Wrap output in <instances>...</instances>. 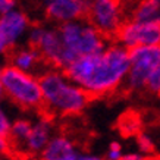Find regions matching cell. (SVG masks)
Returning <instances> with one entry per match:
<instances>
[{"label": "cell", "instance_id": "8992f818", "mask_svg": "<svg viewBox=\"0 0 160 160\" xmlns=\"http://www.w3.org/2000/svg\"><path fill=\"white\" fill-rule=\"evenodd\" d=\"M126 49L131 59V66L126 73L125 85L121 84L118 90L122 92H131L144 88L151 71L160 65V46H137Z\"/></svg>", "mask_w": 160, "mask_h": 160}, {"label": "cell", "instance_id": "30bf717a", "mask_svg": "<svg viewBox=\"0 0 160 160\" xmlns=\"http://www.w3.org/2000/svg\"><path fill=\"white\" fill-rule=\"evenodd\" d=\"M52 119L40 118V121L31 128L29 137L25 142V160H34L44 150L52 138Z\"/></svg>", "mask_w": 160, "mask_h": 160}, {"label": "cell", "instance_id": "2e32d148", "mask_svg": "<svg viewBox=\"0 0 160 160\" xmlns=\"http://www.w3.org/2000/svg\"><path fill=\"white\" fill-rule=\"evenodd\" d=\"M10 132V123L8 121V116L5 115V112L0 109V135L8 137Z\"/></svg>", "mask_w": 160, "mask_h": 160}, {"label": "cell", "instance_id": "44dd1931", "mask_svg": "<svg viewBox=\"0 0 160 160\" xmlns=\"http://www.w3.org/2000/svg\"><path fill=\"white\" fill-rule=\"evenodd\" d=\"M3 85H2V68H0V98H2V94H3Z\"/></svg>", "mask_w": 160, "mask_h": 160}, {"label": "cell", "instance_id": "d6986e66", "mask_svg": "<svg viewBox=\"0 0 160 160\" xmlns=\"http://www.w3.org/2000/svg\"><path fill=\"white\" fill-rule=\"evenodd\" d=\"M0 153L9 154V141H8V137L0 135Z\"/></svg>", "mask_w": 160, "mask_h": 160}, {"label": "cell", "instance_id": "277c9868", "mask_svg": "<svg viewBox=\"0 0 160 160\" xmlns=\"http://www.w3.org/2000/svg\"><path fill=\"white\" fill-rule=\"evenodd\" d=\"M2 85L6 96L21 109L38 112L44 106L41 85L32 73L8 65L2 69Z\"/></svg>", "mask_w": 160, "mask_h": 160}, {"label": "cell", "instance_id": "ba28073f", "mask_svg": "<svg viewBox=\"0 0 160 160\" xmlns=\"http://www.w3.org/2000/svg\"><path fill=\"white\" fill-rule=\"evenodd\" d=\"M116 43H122L125 47L160 46V19L142 24L126 21L118 31Z\"/></svg>", "mask_w": 160, "mask_h": 160}, {"label": "cell", "instance_id": "5b68a950", "mask_svg": "<svg viewBox=\"0 0 160 160\" xmlns=\"http://www.w3.org/2000/svg\"><path fill=\"white\" fill-rule=\"evenodd\" d=\"M129 8L125 0H90L85 22L106 37L110 44L116 43V34L128 21Z\"/></svg>", "mask_w": 160, "mask_h": 160}, {"label": "cell", "instance_id": "4fadbf2b", "mask_svg": "<svg viewBox=\"0 0 160 160\" xmlns=\"http://www.w3.org/2000/svg\"><path fill=\"white\" fill-rule=\"evenodd\" d=\"M116 126L122 137H125V138L137 137L138 134H141V128H142L141 115L137 110L129 109V110L123 112L121 116H119Z\"/></svg>", "mask_w": 160, "mask_h": 160}, {"label": "cell", "instance_id": "ffe728a7", "mask_svg": "<svg viewBox=\"0 0 160 160\" xmlns=\"http://www.w3.org/2000/svg\"><path fill=\"white\" fill-rule=\"evenodd\" d=\"M63 160H100V159L92 157V156H79L78 153H75V154L69 156V157H66V159H63Z\"/></svg>", "mask_w": 160, "mask_h": 160}, {"label": "cell", "instance_id": "7402d4cb", "mask_svg": "<svg viewBox=\"0 0 160 160\" xmlns=\"http://www.w3.org/2000/svg\"><path fill=\"white\" fill-rule=\"evenodd\" d=\"M125 3H126V5H128V8L131 9L132 6L135 5V0H125Z\"/></svg>", "mask_w": 160, "mask_h": 160}, {"label": "cell", "instance_id": "7c38bea8", "mask_svg": "<svg viewBox=\"0 0 160 160\" xmlns=\"http://www.w3.org/2000/svg\"><path fill=\"white\" fill-rule=\"evenodd\" d=\"M154 19H160V2L159 0H141L132 6L128 13V21L142 24Z\"/></svg>", "mask_w": 160, "mask_h": 160}, {"label": "cell", "instance_id": "6da1fadb", "mask_svg": "<svg viewBox=\"0 0 160 160\" xmlns=\"http://www.w3.org/2000/svg\"><path fill=\"white\" fill-rule=\"evenodd\" d=\"M131 59L126 47L112 44L100 53L81 56L62 71L69 81L94 92L98 98L113 94L129 71Z\"/></svg>", "mask_w": 160, "mask_h": 160}, {"label": "cell", "instance_id": "603a6c76", "mask_svg": "<svg viewBox=\"0 0 160 160\" xmlns=\"http://www.w3.org/2000/svg\"><path fill=\"white\" fill-rule=\"evenodd\" d=\"M157 96H159V97H160V91H159V94H157Z\"/></svg>", "mask_w": 160, "mask_h": 160}, {"label": "cell", "instance_id": "8fae6325", "mask_svg": "<svg viewBox=\"0 0 160 160\" xmlns=\"http://www.w3.org/2000/svg\"><path fill=\"white\" fill-rule=\"evenodd\" d=\"M31 25V21L24 12L19 10H10L8 13L0 16V29L6 37L10 49L15 47L16 40L21 37V34Z\"/></svg>", "mask_w": 160, "mask_h": 160}, {"label": "cell", "instance_id": "9c48e42d", "mask_svg": "<svg viewBox=\"0 0 160 160\" xmlns=\"http://www.w3.org/2000/svg\"><path fill=\"white\" fill-rule=\"evenodd\" d=\"M6 58L9 59L10 65H13L16 68H19L21 71H25L28 73H34L40 71V75H43L44 72L52 69L46 63L43 56L29 46L28 49H19V47L15 46L6 53Z\"/></svg>", "mask_w": 160, "mask_h": 160}, {"label": "cell", "instance_id": "5bb4252c", "mask_svg": "<svg viewBox=\"0 0 160 160\" xmlns=\"http://www.w3.org/2000/svg\"><path fill=\"white\" fill-rule=\"evenodd\" d=\"M144 88H147L150 92H157V94H159V91H160V65L156 66V68L151 71V73L148 75V78H147Z\"/></svg>", "mask_w": 160, "mask_h": 160}, {"label": "cell", "instance_id": "9a60e30c", "mask_svg": "<svg viewBox=\"0 0 160 160\" xmlns=\"http://www.w3.org/2000/svg\"><path fill=\"white\" fill-rule=\"evenodd\" d=\"M137 141H138L140 148L144 151V153H147V154H156V148H154V146H153V142H151L146 135L138 134V135H137Z\"/></svg>", "mask_w": 160, "mask_h": 160}, {"label": "cell", "instance_id": "7a4b0ae2", "mask_svg": "<svg viewBox=\"0 0 160 160\" xmlns=\"http://www.w3.org/2000/svg\"><path fill=\"white\" fill-rule=\"evenodd\" d=\"M44 97V106L38 110L40 118L53 121L58 116H77L91 102L97 100L94 92L79 85L69 84V79L59 69H49L38 77Z\"/></svg>", "mask_w": 160, "mask_h": 160}, {"label": "cell", "instance_id": "3957f363", "mask_svg": "<svg viewBox=\"0 0 160 160\" xmlns=\"http://www.w3.org/2000/svg\"><path fill=\"white\" fill-rule=\"evenodd\" d=\"M58 29L63 41L60 71H63L81 56L103 52L106 49V43H109L104 35L100 34L97 29L87 24L85 21L63 22L59 25Z\"/></svg>", "mask_w": 160, "mask_h": 160}, {"label": "cell", "instance_id": "e0dca14e", "mask_svg": "<svg viewBox=\"0 0 160 160\" xmlns=\"http://www.w3.org/2000/svg\"><path fill=\"white\" fill-rule=\"evenodd\" d=\"M16 0H0V16L8 13L15 8Z\"/></svg>", "mask_w": 160, "mask_h": 160}, {"label": "cell", "instance_id": "ac0fdd59", "mask_svg": "<svg viewBox=\"0 0 160 160\" xmlns=\"http://www.w3.org/2000/svg\"><path fill=\"white\" fill-rule=\"evenodd\" d=\"M121 157V146L118 142H112L110 153H109V160H118Z\"/></svg>", "mask_w": 160, "mask_h": 160}, {"label": "cell", "instance_id": "52a82bcc", "mask_svg": "<svg viewBox=\"0 0 160 160\" xmlns=\"http://www.w3.org/2000/svg\"><path fill=\"white\" fill-rule=\"evenodd\" d=\"M46 21L50 22H69L85 21L90 8V0H34Z\"/></svg>", "mask_w": 160, "mask_h": 160}]
</instances>
